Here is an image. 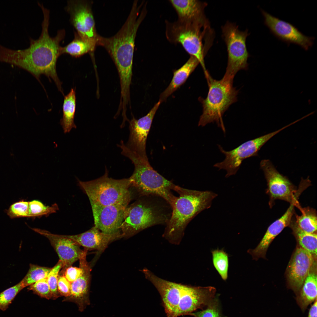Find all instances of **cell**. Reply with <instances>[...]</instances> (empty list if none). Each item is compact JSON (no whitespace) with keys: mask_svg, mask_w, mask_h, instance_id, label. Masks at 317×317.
<instances>
[{"mask_svg":"<svg viewBox=\"0 0 317 317\" xmlns=\"http://www.w3.org/2000/svg\"><path fill=\"white\" fill-rule=\"evenodd\" d=\"M161 103L158 101L145 116L139 119L133 117L129 121L130 133L126 146L137 156L149 161L146 152V144L152 123Z\"/></svg>","mask_w":317,"mask_h":317,"instance_id":"5bb4252c","label":"cell"},{"mask_svg":"<svg viewBox=\"0 0 317 317\" xmlns=\"http://www.w3.org/2000/svg\"><path fill=\"white\" fill-rule=\"evenodd\" d=\"M95 226L101 232L113 234L121 231L126 205L120 204L103 206L90 202Z\"/></svg>","mask_w":317,"mask_h":317,"instance_id":"2e32d148","label":"cell"},{"mask_svg":"<svg viewBox=\"0 0 317 317\" xmlns=\"http://www.w3.org/2000/svg\"><path fill=\"white\" fill-rule=\"evenodd\" d=\"M86 254H85L79 259L80 267L82 269V273L76 280L71 283L70 294L63 300L75 303L81 312L83 311L90 304L89 290L91 269L86 260Z\"/></svg>","mask_w":317,"mask_h":317,"instance_id":"ffe728a7","label":"cell"},{"mask_svg":"<svg viewBox=\"0 0 317 317\" xmlns=\"http://www.w3.org/2000/svg\"><path fill=\"white\" fill-rule=\"evenodd\" d=\"M317 279L316 274L310 272L297 294V303L303 311L317 299Z\"/></svg>","mask_w":317,"mask_h":317,"instance_id":"d4e9b609","label":"cell"},{"mask_svg":"<svg viewBox=\"0 0 317 317\" xmlns=\"http://www.w3.org/2000/svg\"><path fill=\"white\" fill-rule=\"evenodd\" d=\"M204 74L209 91L206 98L200 97L198 99L202 104L203 111L198 125L204 127L215 122L225 133L222 116L230 106L237 101L238 91L233 86V80L223 77L217 80L213 79L207 71Z\"/></svg>","mask_w":317,"mask_h":317,"instance_id":"52a82bcc","label":"cell"},{"mask_svg":"<svg viewBox=\"0 0 317 317\" xmlns=\"http://www.w3.org/2000/svg\"><path fill=\"white\" fill-rule=\"evenodd\" d=\"M317 304L316 299L309 309L308 317H317Z\"/></svg>","mask_w":317,"mask_h":317,"instance_id":"ab89813d","label":"cell"},{"mask_svg":"<svg viewBox=\"0 0 317 317\" xmlns=\"http://www.w3.org/2000/svg\"><path fill=\"white\" fill-rule=\"evenodd\" d=\"M213 262L216 270L222 278L225 281L228 277V258L227 254L223 249H217L212 251Z\"/></svg>","mask_w":317,"mask_h":317,"instance_id":"4dcf8cb0","label":"cell"},{"mask_svg":"<svg viewBox=\"0 0 317 317\" xmlns=\"http://www.w3.org/2000/svg\"><path fill=\"white\" fill-rule=\"evenodd\" d=\"M28 202L22 200L12 204L6 212L7 215L11 219L28 217Z\"/></svg>","mask_w":317,"mask_h":317,"instance_id":"e575fe53","label":"cell"},{"mask_svg":"<svg viewBox=\"0 0 317 317\" xmlns=\"http://www.w3.org/2000/svg\"><path fill=\"white\" fill-rule=\"evenodd\" d=\"M222 29L228 55L227 65L224 77L233 80L239 71L248 68L247 61L250 55L246 42L249 34L247 30L240 31L235 24L228 21L222 26Z\"/></svg>","mask_w":317,"mask_h":317,"instance_id":"9c48e42d","label":"cell"},{"mask_svg":"<svg viewBox=\"0 0 317 317\" xmlns=\"http://www.w3.org/2000/svg\"><path fill=\"white\" fill-rule=\"evenodd\" d=\"M169 1L175 11L178 20L196 22L207 18L204 11L207 5L205 2L197 0H170Z\"/></svg>","mask_w":317,"mask_h":317,"instance_id":"603a6c76","label":"cell"},{"mask_svg":"<svg viewBox=\"0 0 317 317\" xmlns=\"http://www.w3.org/2000/svg\"><path fill=\"white\" fill-rule=\"evenodd\" d=\"M165 35L170 43L181 44L190 56L199 60L204 72V58L210 47V36L213 31L208 19L196 22H189L177 20L174 22L165 21Z\"/></svg>","mask_w":317,"mask_h":317,"instance_id":"5b68a950","label":"cell"},{"mask_svg":"<svg viewBox=\"0 0 317 317\" xmlns=\"http://www.w3.org/2000/svg\"><path fill=\"white\" fill-rule=\"evenodd\" d=\"M295 205L294 203L290 205L284 214L272 223L268 227L260 242L254 249H249L247 252L255 260L259 258H265L267 250L270 244L286 227L289 226L293 216Z\"/></svg>","mask_w":317,"mask_h":317,"instance_id":"44dd1931","label":"cell"},{"mask_svg":"<svg viewBox=\"0 0 317 317\" xmlns=\"http://www.w3.org/2000/svg\"><path fill=\"white\" fill-rule=\"evenodd\" d=\"M28 289L41 297L48 299H52L47 277L41 279L29 286Z\"/></svg>","mask_w":317,"mask_h":317,"instance_id":"d590c367","label":"cell"},{"mask_svg":"<svg viewBox=\"0 0 317 317\" xmlns=\"http://www.w3.org/2000/svg\"><path fill=\"white\" fill-rule=\"evenodd\" d=\"M66 9L76 32L83 40L97 46L99 35L96 32L92 2L85 0H70Z\"/></svg>","mask_w":317,"mask_h":317,"instance_id":"7c38bea8","label":"cell"},{"mask_svg":"<svg viewBox=\"0 0 317 317\" xmlns=\"http://www.w3.org/2000/svg\"><path fill=\"white\" fill-rule=\"evenodd\" d=\"M51 269L31 264L28 272L20 282L24 288L29 286L47 277Z\"/></svg>","mask_w":317,"mask_h":317,"instance_id":"f546056e","label":"cell"},{"mask_svg":"<svg viewBox=\"0 0 317 317\" xmlns=\"http://www.w3.org/2000/svg\"><path fill=\"white\" fill-rule=\"evenodd\" d=\"M78 182L90 202L103 206L117 204L128 206L130 201L129 178L120 179L109 178L106 167L101 177L90 181Z\"/></svg>","mask_w":317,"mask_h":317,"instance_id":"ba28073f","label":"cell"},{"mask_svg":"<svg viewBox=\"0 0 317 317\" xmlns=\"http://www.w3.org/2000/svg\"><path fill=\"white\" fill-rule=\"evenodd\" d=\"M63 235L87 250L94 249L100 252L103 251L111 242L123 237L121 231L114 233L107 234L101 232L95 226L79 234Z\"/></svg>","mask_w":317,"mask_h":317,"instance_id":"7402d4cb","label":"cell"},{"mask_svg":"<svg viewBox=\"0 0 317 317\" xmlns=\"http://www.w3.org/2000/svg\"><path fill=\"white\" fill-rule=\"evenodd\" d=\"M28 202V217L48 215L56 213L59 209L58 205L56 203L51 206H45L41 202L36 200Z\"/></svg>","mask_w":317,"mask_h":317,"instance_id":"1f68e13d","label":"cell"},{"mask_svg":"<svg viewBox=\"0 0 317 317\" xmlns=\"http://www.w3.org/2000/svg\"><path fill=\"white\" fill-rule=\"evenodd\" d=\"M142 6L135 0L126 21L117 33L109 38L99 35L97 42V45L105 48L115 65L119 76L121 95L124 97L130 95L135 39L147 12L145 6L141 10Z\"/></svg>","mask_w":317,"mask_h":317,"instance_id":"7a4b0ae2","label":"cell"},{"mask_svg":"<svg viewBox=\"0 0 317 317\" xmlns=\"http://www.w3.org/2000/svg\"><path fill=\"white\" fill-rule=\"evenodd\" d=\"M139 197L125 209L120 227L123 237L132 236L154 225H166L171 217L172 208L163 198L154 194Z\"/></svg>","mask_w":317,"mask_h":317,"instance_id":"277c9868","label":"cell"},{"mask_svg":"<svg viewBox=\"0 0 317 317\" xmlns=\"http://www.w3.org/2000/svg\"><path fill=\"white\" fill-rule=\"evenodd\" d=\"M43 15L41 34L36 40L30 39L27 48L15 50L0 45V61L7 63L29 72L38 80L42 74L54 81L58 90L64 95L62 82L57 74L56 65L60 54V42L64 39V29L58 31L54 37L48 33L50 11L42 4L38 3Z\"/></svg>","mask_w":317,"mask_h":317,"instance_id":"6da1fadb","label":"cell"},{"mask_svg":"<svg viewBox=\"0 0 317 317\" xmlns=\"http://www.w3.org/2000/svg\"><path fill=\"white\" fill-rule=\"evenodd\" d=\"M314 258L301 247L296 249L292 257L287 269V277L290 287L296 294L310 272Z\"/></svg>","mask_w":317,"mask_h":317,"instance_id":"d6986e66","label":"cell"},{"mask_svg":"<svg viewBox=\"0 0 317 317\" xmlns=\"http://www.w3.org/2000/svg\"><path fill=\"white\" fill-rule=\"evenodd\" d=\"M31 229L48 240L63 263V270L87 254V249L82 250L80 245L63 235L53 234L38 228Z\"/></svg>","mask_w":317,"mask_h":317,"instance_id":"e0dca14e","label":"cell"},{"mask_svg":"<svg viewBox=\"0 0 317 317\" xmlns=\"http://www.w3.org/2000/svg\"><path fill=\"white\" fill-rule=\"evenodd\" d=\"M23 288L20 282L0 293V310L5 311L18 294Z\"/></svg>","mask_w":317,"mask_h":317,"instance_id":"836d02e7","label":"cell"},{"mask_svg":"<svg viewBox=\"0 0 317 317\" xmlns=\"http://www.w3.org/2000/svg\"><path fill=\"white\" fill-rule=\"evenodd\" d=\"M279 132L277 130L247 141L237 148L230 151H226L220 145V151L225 156L221 162L217 163L214 166L219 170L223 169L227 171L226 177L235 175L239 169L243 160L247 158L258 155L261 148L271 138Z\"/></svg>","mask_w":317,"mask_h":317,"instance_id":"8fae6325","label":"cell"},{"mask_svg":"<svg viewBox=\"0 0 317 317\" xmlns=\"http://www.w3.org/2000/svg\"><path fill=\"white\" fill-rule=\"evenodd\" d=\"M298 208L301 214L299 215L295 212L296 222L302 230L310 233H316L317 228L316 212L315 209L309 207L302 208L301 206Z\"/></svg>","mask_w":317,"mask_h":317,"instance_id":"f1b7e54d","label":"cell"},{"mask_svg":"<svg viewBox=\"0 0 317 317\" xmlns=\"http://www.w3.org/2000/svg\"><path fill=\"white\" fill-rule=\"evenodd\" d=\"M57 286L58 291L60 296H64L66 298L70 296L71 283L63 275H59Z\"/></svg>","mask_w":317,"mask_h":317,"instance_id":"74e56055","label":"cell"},{"mask_svg":"<svg viewBox=\"0 0 317 317\" xmlns=\"http://www.w3.org/2000/svg\"><path fill=\"white\" fill-rule=\"evenodd\" d=\"M76 107L75 89L72 88L64 96L63 105V117L60 123L65 133L70 132L73 128H76L74 122Z\"/></svg>","mask_w":317,"mask_h":317,"instance_id":"484cf974","label":"cell"},{"mask_svg":"<svg viewBox=\"0 0 317 317\" xmlns=\"http://www.w3.org/2000/svg\"><path fill=\"white\" fill-rule=\"evenodd\" d=\"M200 63L195 57L190 56L187 62L180 68L174 70L172 79L168 86L160 95L158 101L161 103L183 84Z\"/></svg>","mask_w":317,"mask_h":317,"instance_id":"cb8c5ba5","label":"cell"},{"mask_svg":"<svg viewBox=\"0 0 317 317\" xmlns=\"http://www.w3.org/2000/svg\"><path fill=\"white\" fill-rule=\"evenodd\" d=\"M189 315L195 317H221L217 299L215 298L205 310Z\"/></svg>","mask_w":317,"mask_h":317,"instance_id":"8d00e7d4","label":"cell"},{"mask_svg":"<svg viewBox=\"0 0 317 317\" xmlns=\"http://www.w3.org/2000/svg\"><path fill=\"white\" fill-rule=\"evenodd\" d=\"M142 272L159 292L167 317H174L184 284L161 279L147 269Z\"/></svg>","mask_w":317,"mask_h":317,"instance_id":"ac0fdd59","label":"cell"},{"mask_svg":"<svg viewBox=\"0 0 317 317\" xmlns=\"http://www.w3.org/2000/svg\"><path fill=\"white\" fill-rule=\"evenodd\" d=\"M261 11L264 24L278 38L288 44L297 45L306 50L312 46L314 37L307 36L290 23L281 20L262 9Z\"/></svg>","mask_w":317,"mask_h":317,"instance_id":"4fadbf2b","label":"cell"},{"mask_svg":"<svg viewBox=\"0 0 317 317\" xmlns=\"http://www.w3.org/2000/svg\"><path fill=\"white\" fill-rule=\"evenodd\" d=\"M174 191L179 196L172 207L163 237L172 244L178 245L189 222L201 211L209 208L217 195L211 191L192 190L177 185Z\"/></svg>","mask_w":317,"mask_h":317,"instance_id":"3957f363","label":"cell"},{"mask_svg":"<svg viewBox=\"0 0 317 317\" xmlns=\"http://www.w3.org/2000/svg\"><path fill=\"white\" fill-rule=\"evenodd\" d=\"M292 229L301 247L309 252L315 258L317 256V234L302 230L297 225L293 216L289 226Z\"/></svg>","mask_w":317,"mask_h":317,"instance_id":"83f0119b","label":"cell"},{"mask_svg":"<svg viewBox=\"0 0 317 317\" xmlns=\"http://www.w3.org/2000/svg\"><path fill=\"white\" fill-rule=\"evenodd\" d=\"M96 47L90 42L83 40L76 32H75L73 40L65 46L61 47L60 54H68L72 57L78 58L90 53L94 63V53Z\"/></svg>","mask_w":317,"mask_h":317,"instance_id":"4316f807","label":"cell"},{"mask_svg":"<svg viewBox=\"0 0 317 317\" xmlns=\"http://www.w3.org/2000/svg\"><path fill=\"white\" fill-rule=\"evenodd\" d=\"M212 286H195L184 284L174 317L189 315L207 306L215 298Z\"/></svg>","mask_w":317,"mask_h":317,"instance_id":"9a60e30c","label":"cell"},{"mask_svg":"<svg viewBox=\"0 0 317 317\" xmlns=\"http://www.w3.org/2000/svg\"><path fill=\"white\" fill-rule=\"evenodd\" d=\"M64 270V276L70 283L76 280L82 273V269L80 267L71 266Z\"/></svg>","mask_w":317,"mask_h":317,"instance_id":"f35d334b","label":"cell"},{"mask_svg":"<svg viewBox=\"0 0 317 317\" xmlns=\"http://www.w3.org/2000/svg\"><path fill=\"white\" fill-rule=\"evenodd\" d=\"M122 154L129 158L132 162L134 169L129 177L131 186L133 187L139 197L154 194L165 199L173 206L177 197L172 193L176 185L168 180L154 169L149 161L138 156L127 147H124Z\"/></svg>","mask_w":317,"mask_h":317,"instance_id":"8992f818","label":"cell"},{"mask_svg":"<svg viewBox=\"0 0 317 317\" xmlns=\"http://www.w3.org/2000/svg\"><path fill=\"white\" fill-rule=\"evenodd\" d=\"M63 267L62 262L59 260L56 264L51 269L47 277L48 283L52 294V299L54 300L60 296L58 291L57 283L59 273Z\"/></svg>","mask_w":317,"mask_h":317,"instance_id":"d6a6232c","label":"cell"},{"mask_svg":"<svg viewBox=\"0 0 317 317\" xmlns=\"http://www.w3.org/2000/svg\"><path fill=\"white\" fill-rule=\"evenodd\" d=\"M260 166L267 182L266 193L269 197V205L270 207L273 206L276 200H283L290 204L298 200L301 193L308 187L306 182L301 181L297 189L286 177L276 170L268 159L262 160Z\"/></svg>","mask_w":317,"mask_h":317,"instance_id":"30bf717a","label":"cell"}]
</instances>
